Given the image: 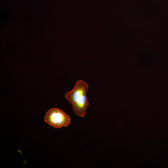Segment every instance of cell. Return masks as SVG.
<instances>
[{"label": "cell", "instance_id": "cell-1", "mask_svg": "<svg viewBox=\"0 0 168 168\" xmlns=\"http://www.w3.org/2000/svg\"><path fill=\"white\" fill-rule=\"evenodd\" d=\"M89 86L85 82L79 80L76 82L73 88L65 95V98L72 104V109L78 116H85L89 105L86 93Z\"/></svg>", "mask_w": 168, "mask_h": 168}, {"label": "cell", "instance_id": "cell-2", "mask_svg": "<svg viewBox=\"0 0 168 168\" xmlns=\"http://www.w3.org/2000/svg\"><path fill=\"white\" fill-rule=\"evenodd\" d=\"M44 121L55 128L67 127L71 122L70 117L62 110L54 108L49 109L46 113Z\"/></svg>", "mask_w": 168, "mask_h": 168}]
</instances>
